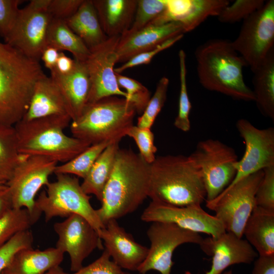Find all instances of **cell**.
<instances>
[{"mask_svg": "<svg viewBox=\"0 0 274 274\" xmlns=\"http://www.w3.org/2000/svg\"><path fill=\"white\" fill-rule=\"evenodd\" d=\"M47 44L59 51L70 52L74 59L79 61H85L90 53L82 40L62 20L52 19L48 30Z\"/></svg>", "mask_w": 274, "mask_h": 274, "instance_id": "f546056e", "label": "cell"}, {"mask_svg": "<svg viewBox=\"0 0 274 274\" xmlns=\"http://www.w3.org/2000/svg\"><path fill=\"white\" fill-rule=\"evenodd\" d=\"M255 195L256 206L274 211V165L264 168Z\"/></svg>", "mask_w": 274, "mask_h": 274, "instance_id": "60d3db41", "label": "cell"}, {"mask_svg": "<svg viewBox=\"0 0 274 274\" xmlns=\"http://www.w3.org/2000/svg\"><path fill=\"white\" fill-rule=\"evenodd\" d=\"M231 42L252 72L255 71L273 49L274 1H266L245 19L238 36Z\"/></svg>", "mask_w": 274, "mask_h": 274, "instance_id": "8fae6325", "label": "cell"}, {"mask_svg": "<svg viewBox=\"0 0 274 274\" xmlns=\"http://www.w3.org/2000/svg\"><path fill=\"white\" fill-rule=\"evenodd\" d=\"M35 201L36 210L43 213L45 221L54 217L80 215L86 219L98 234L105 225L90 201V196L83 190L78 178L66 174H56Z\"/></svg>", "mask_w": 274, "mask_h": 274, "instance_id": "52a82bcc", "label": "cell"}, {"mask_svg": "<svg viewBox=\"0 0 274 274\" xmlns=\"http://www.w3.org/2000/svg\"><path fill=\"white\" fill-rule=\"evenodd\" d=\"M50 0H31L18 15L5 41L25 56L39 61L48 46L47 33L52 19L48 11Z\"/></svg>", "mask_w": 274, "mask_h": 274, "instance_id": "7c38bea8", "label": "cell"}, {"mask_svg": "<svg viewBox=\"0 0 274 274\" xmlns=\"http://www.w3.org/2000/svg\"><path fill=\"white\" fill-rule=\"evenodd\" d=\"M83 0H50L48 11L52 19L65 21L77 11Z\"/></svg>", "mask_w": 274, "mask_h": 274, "instance_id": "f6af8a7d", "label": "cell"}, {"mask_svg": "<svg viewBox=\"0 0 274 274\" xmlns=\"http://www.w3.org/2000/svg\"><path fill=\"white\" fill-rule=\"evenodd\" d=\"M0 274H5L4 271H2V272L0 273Z\"/></svg>", "mask_w": 274, "mask_h": 274, "instance_id": "db71d44e", "label": "cell"}, {"mask_svg": "<svg viewBox=\"0 0 274 274\" xmlns=\"http://www.w3.org/2000/svg\"><path fill=\"white\" fill-rule=\"evenodd\" d=\"M75 60L73 69L67 74L50 71V77L64 98L72 121L78 119L88 104L90 91V82L85 62Z\"/></svg>", "mask_w": 274, "mask_h": 274, "instance_id": "7402d4cb", "label": "cell"}, {"mask_svg": "<svg viewBox=\"0 0 274 274\" xmlns=\"http://www.w3.org/2000/svg\"><path fill=\"white\" fill-rule=\"evenodd\" d=\"M150 164L131 149H119L110 177L96 210L105 225L134 211L148 197Z\"/></svg>", "mask_w": 274, "mask_h": 274, "instance_id": "6da1fadb", "label": "cell"}, {"mask_svg": "<svg viewBox=\"0 0 274 274\" xmlns=\"http://www.w3.org/2000/svg\"><path fill=\"white\" fill-rule=\"evenodd\" d=\"M105 249L100 256L89 265L72 274H131L124 271L113 260Z\"/></svg>", "mask_w": 274, "mask_h": 274, "instance_id": "7bdbcfd3", "label": "cell"}, {"mask_svg": "<svg viewBox=\"0 0 274 274\" xmlns=\"http://www.w3.org/2000/svg\"><path fill=\"white\" fill-rule=\"evenodd\" d=\"M264 3L263 0H236L225 7L217 17L222 23H233L244 21L261 8Z\"/></svg>", "mask_w": 274, "mask_h": 274, "instance_id": "8d00e7d4", "label": "cell"}, {"mask_svg": "<svg viewBox=\"0 0 274 274\" xmlns=\"http://www.w3.org/2000/svg\"><path fill=\"white\" fill-rule=\"evenodd\" d=\"M64 253L55 247L24 248L18 251L3 271L5 274H43L60 266Z\"/></svg>", "mask_w": 274, "mask_h": 274, "instance_id": "d4e9b609", "label": "cell"}, {"mask_svg": "<svg viewBox=\"0 0 274 274\" xmlns=\"http://www.w3.org/2000/svg\"><path fill=\"white\" fill-rule=\"evenodd\" d=\"M168 85L169 80L167 77H163L159 80L153 95L138 119L137 126L151 129L166 100Z\"/></svg>", "mask_w": 274, "mask_h": 274, "instance_id": "e575fe53", "label": "cell"}, {"mask_svg": "<svg viewBox=\"0 0 274 274\" xmlns=\"http://www.w3.org/2000/svg\"><path fill=\"white\" fill-rule=\"evenodd\" d=\"M136 113L134 105L123 97L109 96L88 104L81 115L72 121V136L90 145L119 143L132 126Z\"/></svg>", "mask_w": 274, "mask_h": 274, "instance_id": "8992f818", "label": "cell"}, {"mask_svg": "<svg viewBox=\"0 0 274 274\" xmlns=\"http://www.w3.org/2000/svg\"><path fill=\"white\" fill-rule=\"evenodd\" d=\"M120 36L108 38L90 50L84 61L90 82L88 104L112 96H120L129 101L127 93L120 88L114 71L118 63L116 49Z\"/></svg>", "mask_w": 274, "mask_h": 274, "instance_id": "9a60e30c", "label": "cell"}, {"mask_svg": "<svg viewBox=\"0 0 274 274\" xmlns=\"http://www.w3.org/2000/svg\"><path fill=\"white\" fill-rule=\"evenodd\" d=\"M165 0H138L132 23L124 34L138 31L150 25L165 9Z\"/></svg>", "mask_w": 274, "mask_h": 274, "instance_id": "d590c367", "label": "cell"}, {"mask_svg": "<svg viewBox=\"0 0 274 274\" xmlns=\"http://www.w3.org/2000/svg\"><path fill=\"white\" fill-rule=\"evenodd\" d=\"M184 34L174 37L156 48L147 51L133 57L127 61L123 63L121 66L114 68L116 73L121 74L125 70L136 66L150 63L152 58L159 52L170 47L176 43L181 40Z\"/></svg>", "mask_w": 274, "mask_h": 274, "instance_id": "ee69618b", "label": "cell"}, {"mask_svg": "<svg viewBox=\"0 0 274 274\" xmlns=\"http://www.w3.org/2000/svg\"><path fill=\"white\" fill-rule=\"evenodd\" d=\"M60 51L56 48L47 46L43 50L41 59L46 68L50 71L53 70L56 65Z\"/></svg>", "mask_w": 274, "mask_h": 274, "instance_id": "7dc6e473", "label": "cell"}, {"mask_svg": "<svg viewBox=\"0 0 274 274\" xmlns=\"http://www.w3.org/2000/svg\"><path fill=\"white\" fill-rule=\"evenodd\" d=\"M181 24L172 22L161 25L150 24L130 34L120 36L116 52L118 63H124L133 57L152 50L166 40L184 34Z\"/></svg>", "mask_w": 274, "mask_h": 274, "instance_id": "44dd1931", "label": "cell"}, {"mask_svg": "<svg viewBox=\"0 0 274 274\" xmlns=\"http://www.w3.org/2000/svg\"><path fill=\"white\" fill-rule=\"evenodd\" d=\"M260 170L227 186L216 198L206 201V206L215 212L226 231L239 237L243 235L245 225L255 204V195L263 178Z\"/></svg>", "mask_w": 274, "mask_h": 274, "instance_id": "ba28073f", "label": "cell"}, {"mask_svg": "<svg viewBox=\"0 0 274 274\" xmlns=\"http://www.w3.org/2000/svg\"><path fill=\"white\" fill-rule=\"evenodd\" d=\"M43 274H69L65 272L60 266L54 267Z\"/></svg>", "mask_w": 274, "mask_h": 274, "instance_id": "681fc988", "label": "cell"}, {"mask_svg": "<svg viewBox=\"0 0 274 274\" xmlns=\"http://www.w3.org/2000/svg\"><path fill=\"white\" fill-rule=\"evenodd\" d=\"M75 63V59L66 56L62 51H60L55 67L53 70L59 74L65 75L72 71Z\"/></svg>", "mask_w": 274, "mask_h": 274, "instance_id": "c3c4849f", "label": "cell"}, {"mask_svg": "<svg viewBox=\"0 0 274 274\" xmlns=\"http://www.w3.org/2000/svg\"><path fill=\"white\" fill-rule=\"evenodd\" d=\"M53 115L70 116L66 103L58 86L50 77L44 74L37 81L28 108L21 120L29 121Z\"/></svg>", "mask_w": 274, "mask_h": 274, "instance_id": "603a6c76", "label": "cell"}, {"mask_svg": "<svg viewBox=\"0 0 274 274\" xmlns=\"http://www.w3.org/2000/svg\"><path fill=\"white\" fill-rule=\"evenodd\" d=\"M99 236L113 261L121 268L137 271L148 254L149 248L137 243L117 220H109Z\"/></svg>", "mask_w": 274, "mask_h": 274, "instance_id": "ffe728a7", "label": "cell"}, {"mask_svg": "<svg viewBox=\"0 0 274 274\" xmlns=\"http://www.w3.org/2000/svg\"><path fill=\"white\" fill-rule=\"evenodd\" d=\"M147 234L151 246L146 259L137 269L140 274H146L151 270H156L160 274H171L175 250L185 243L200 245L203 240L197 232L173 223L162 222H152Z\"/></svg>", "mask_w": 274, "mask_h": 274, "instance_id": "4fadbf2b", "label": "cell"}, {"mask_svg": "<svg viewBox=\"0 0 274 274\" xmlns=\"http://www.w3.org/2000/svg\"><path fill=\"white\" fill-rule=\"evenodd\" d=\"M105 34L121 36L131 26L138 0H92Z\"/></svg>", "mask_w": 274, "mask_h": 274, "instance_id": "cb8c5ba5", "label": "cell"}, {"mask_svg": "<svg viewBox=\"0 0 274 274\" xmlns=\"http://www.w3.org/2000/svg\"><path fill=\"white\" fill-rule=\"evenodd\" d=\"M146 222H162L176 224L185 229L204 233L216 238L226 231L215 216L205 212L200 206L178 207L151 201L141 215Z\"/></svg>", "mask_w": 274, "mask_h": 274, "instance_id": "e0dca14e", "label": "cell"}, {"mask_svg": "<svg viewBox=\"0 0 274 274\" xmlns=\"http://www.w3.org/2000/svg\"><path fill=\"white\" fill-rule=\"evenodd\" d=\"M58 163L43 156H23L7 182L12 208L26 209L37 221L40 215L35 208L36 195L50 182Z\"/></svg>", "mask_w": 274, "mask_h": 274, "instance_id": "30bf717a", "label": "cell"}, {"mask_svg": "<svg viewBox=\"0 0 274 274\" xmlns=\"http://www.w3.org/2000/svg\"><path fill=\"white\" fill-rule=\"evenodd\" d=\"M236 127L244 141L245 151L242 158L235 164L236 174L228 186L274 165V128L259 129L245 119H239Z\"/></svg>", "mask_w": 274, "mask_h": 274, "instance_id": "2e32d148", "label": "cell"}, {"mask_svg": "<svg viewBox=\"0 0 274 274\" xmlns=\"http://www.w3.org/2000/svg\"><path fill=\"white\" fill-rule=\"evenodd\" d=\"M33 236L30 229L21 231L0 248V273L7 267L15 254L24 248L32 247Z\"/></svg>", "mask_w": 274, "mask_h": 274, "instance_id": "f35d334b", "label": "cell"}, {"mask_svg": "<svg viewBox=\"0 0 274 274\" xmlns=\"http://www.w3.org/2000/svg\"><path fill=\"white\" fill-rule=\"evenodd\" d=\"M148 197L178 207L200 206L206 192L200 172L189 156L156 157L150 164Z\"/></svg>", "mask_w": 274, "mask_h": 274, "instance_id": "7a4b0ae2", "label": "cell"}, {"mask_svg": "<svg viewBox=\"0 0 274 274\" xmlns=\"http://www.w3.org/2000/svg\"><path fill=\"white\" fill-rule=\"evenodd\" d=\"M251 274H274V255L259 256L254 262Z\"/></svg>", "mask_w": 274, "mask_h": 274, "instance_id": "bcb514c9", "label": "cell"}, {"mask_svg": "<svg viewBox=\"0 0 274 274\" xmlns=\"http://www.w3.org/2000/svg\"><path fill=\"white\" fill-rule=\"evenodd\" d=\"M22 0H0V36L5 41L15 23Z\"/></svg>", "mask_w": 274, "mask_h": 274, "instance_id": "b9f144b4", "label": "cell"}, {"mask_svg": "<svg viewBox=\"0 0 274 274\" xmlns=\"http://www.w3.org/2000/svg\"><path fill=\"white\" fill-rule=\"evenodd\" d=\"M57 234L55 248L67 253L70 269L75 272L83 267L85 259L95 249H103L102 241L96 230L83 217L72 215L54 224Z\"/></svg>", "mask_w": 274, "mask_h": 274, "instance_id": "5bb4252c", "label": "cell"}, {"mask_svg": "<svg viewBox=\"0 0 274 274\" xmlns=\"http://www.w3.org/2000/svg\"><path fill=\"white\" fill-rule=\"evenodd\" d=\"M37 221L26 209L8 210L0 217V248L17 233L30 229Z\"/></svg>", "mask_w": 274, "mask_h": 274, "instance_id": "d6a6232c", "label": "cell"}, {"mask_svg": "<svg viewBox=\"0 0 274 274\" xmlns=\"http://www.w3.org/2000/svg\"><path fill=\"white\" fill-rule=\"evenodd\" d=\"M243 235L259 256L274 255V211L256 206L249 217Z\"/></svg>", "mask_w": 274, "mask_h": 274, "instance_id": "484cf974", "label": "cell"}, {"mask_svg": "<svg viewBox=\"0 0 274 274\" xmlns=\"http://www.w3.org/2000/svg\"><path fill=\"white\" fill-rule=\"evenodd\" d=\"M110 143L104 142L90 145L70 160L57 165L54 174L73 175L84 179L98 156Z\"/></svg>", "mask_w": 274, "mask_h": 274, "instance_id": "4dcf8cb0", "label": "cell"}, {"mask_svg": "<svg viewBox=\"0 0 274 274\" xmlns=\"http://www.w3.org/2000/svg\"><path fill=\"white\" fill-rule=\"evenodd\" d=\"M165 1V9L150 24L178 22L182 25L184 33L194 30L209 17H217L230 4L227 0Z\"/></svg>", "mask_w": 274, "mask_h": 274, "instance_id": "d6986e66", "label": "cell"}, {"mask_svg": "<svg viewBox=\"0 0 274 274\" xmlns=\"http://www.w3.org/2000/svg\"><path fill=\"white\" fill-rule=\"evenodd\" d=\"M127 135L133 139L139 148V154L145 161L149 164L153 163L156 157L155 153L157 149L151 129L132 125L127 131Z\"/></svg>", "mask_w": 274, "mask_h": 274, "instance_id": "ab89813d", "label": "cell"}, {"mask_svg": "<svg viewBox=\"0 0 274 274\" xmlns=\"http://www.w3.org/2000/svg\"><path fill=\"white\" fill-rule=\"evenodd\" d=\"M44 74L39 61L0 42V125L13 126L21 120L35 85Z\"/></svg>", "mask_w": 274, "mask_h": 274, "instance_id": "277c9868", "label": "cell"}, {"mask_svg": "<svg viewBox=\"0 0 274 274\" xmlns=\"http://www.w3.org/2000/svg\"><path fill=\"white\" fill-rule=\"evenodd\" d=\"M180 66V91L178 115L174 122L175 126L178 129L187 132L190 129L189 114L192 108L189 100L186 82V54L183 50L179 52Z\"/></svg>", "mask_w": 274, "mask_h": 274, "instance_id": "836d02e7", "label": "cell"}, {"mask_svg": "<svg viewBox=\"0 0 274 274\" xmlns=\"http://www.w3.org/2000/svg\"><path fill=\"white\" fill-rule=\"evenodd\" d=\"M255 101L262 114L274 121V50L253 72Z\"/></svg>", "mask_w": 274, "mask_h": 274, "instance_id": "83f0119b", "label": "cell"}, {"mask_svg": "<svg viewBox=\"0 0 274 274\" xmlns=\"http://www.w3.org/2000/svg\"><path fill=\"white\" fill-rule=\"evenodd\" d=\"M221 274H232V270H229L228 271H226Z\"/></svg>", "mask_w": 274, "mask_h": 274, "instance_id": "816d5d0a", "label": "cell"}, {"mask_svg": "<svg viewBox=\"0 0 274 274\" xmlns=\"http://www.w3.org/2000/svg\"><path fill=\"white\" fill-rule=\"evenodd\" d=\"M7 182V178L0 173V185H6Z\"/></svg>", "mask_w": 274, "mask_h": 274, "instance_id": "f907efd6", "label": "cell"}, {"mask_svg": "<svg viewBox=\"0 0 274 274\" xmlns=\"http://www.w3.org/2000/svg\"><path fill=\"white\" fill-rule=\"evenodd\" d=\"M23 156L18 150L15 127L0 125V173L8 181Z\"/></svg>", "mask_w": 274, "mask_h": 274, "instance_id": "1f68e13d", "label": "cell"}, {"mask_svg": "<svg viewBox=\"0 0 274 274\" xmlns=\"http://www.w3.org/2000/svg\"><path fill=\"white\" fill-rule=\"evenodd\" d=\"M199 246L204 252L213 256L211 268L204 274H221L230 265L250 264L257 255L247 240L227 231L216 238H203Z\"/></svg>", "mask_w": 274, "mask_h": 274, "instance_id": "ac0fdd59", "label": "cell"}, {"mask_svg": "<svg viewBox=\"0 0 274 274\" xmlns=\"http://www.w3.org/2000/svg\"><path fill=\"white\" fill-rule=\"evenodd\" d=\"M65 22L89 50L108 38L102 29L92 0H83L76 13Z\"/></svg>", "mask_w": 274, "mask_h": 274, "instance_id": "4316f807", "label": "cell"}, {"mask_svg": "<svg viewBox=\"0 0 274 274\" xmlns=\"http://www.w3.org/2000/svg\"><path fill=\"white\" fill-rule=\"evenodd\" d=\"M71 121L68 115L20 120L14 126L19 154L46 157L57 163L70 160L91 145L65 133Z\"/></svg>", "mask_w": 274, "mask_h": 274, "instance_id": "5b68a950", "label": "cell"}, {"mask_svg": "<svg viewBox=\"0 0 274 274\" xmlns=\"http://www.w3.org/2000/svg\"><path fill=\"white\" fill-rule=\"evenodd\" d=\"M195 57L198 80L204 88L236 100L255 101L244 80L243 68L247 65L231 41L210 40L196 48Z\"/></svg>", "mask_w": 274, "mask_h": 274, "instance_id": "3957f363", "label": "cell"}, {"mask_svg": "<svg viewBox=\"0 0 274 274\" xmlns=\"http://www.w3.org/2000/svg\"><path fill=\"white\" fill-rule=\"evenodd\" d=\"M189 156L200 172L206 201L214 200L235 177L238 160L235 150L219 140L209 139L199 141Z\"/></svg>", "mask_w": 274, "mask_h": 274, "instance_id": "9c48e42d", "label": "cell"}, {"mask_svg": "<svg viewBox=\"0 0 274 274\" xmlns=\"http://www.w3.org/2000/svg\"><path fill=\"white\" fill-rule=\"evenodd\" d=\"M119 143H111L105 148L81 184L83 191L87 194L94 195L100 201L113 170L119 149Z\"/></svg>", "mask_w": 274, "mask_h": 274, "instance_id": "f1b7e54d", "label": "cell"}, {"mask_svg": "<svg viewBox=\"0 0 274 274\" xmlns=\"http://www.w3.org/2000/svg\"><path fill=\"white\" fill-rule=\"evenodd\" d=\"M116 75L118 84L120 88L125 90L129 101L134 105L136 113L142 114L151 98L148 89L134 79L118 73Z\"/></svg>", "mask_w": 274, "mask_h": 274, "instance_id": "74e56055", "label": "cell"}, {"mask_svg": "<svg viewBox=\"0 0 274 274\" xmlns=\"http://www.w3.org/2000/svg\"><path fill=\"white\" fill-rule=\"evenodd\" d=\"M8 186L6 185H0V190H3L6 189Z\"/></svg>", "mask_w": 274, "mask_h": 274, "instance_id": "f5cc1de1", "label": "cell"}]
</instances>
